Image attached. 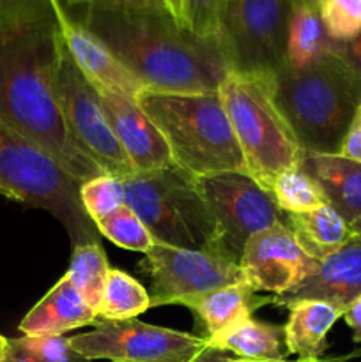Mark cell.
Returning <instances> with one entry per match:
<instances>
[{"instance_id": "484cf974", "label": "cell", "mask_w": 361, "mask_h": 362, "mask_svg": "<svg viewBox=\"0 0 361 362\" xmlns=\"http://www.w3.org/2000/svg\"><path fill=\"white\" fill-rule=\"evenodd\" d=\"M269 194L275 200L276 207L283 214H299L308 212L319 205L326 204V198L315 180L303 170L292 168L283 172L271 184Z\"/></svg>"}, {"instance_id": "4316f807", "label": "cell", "mask_w": 361, "mask_h": 362, "mask_svg": "<svg viewBox=\"0 0 361 362\" xmlns=\"http://www.w3.org/2000/svg\"><path fill=\"white\" fill-rule=\"evenodd\" d=\"M96 226H98L99 235L106 237L110 243L124 250L137 251V253L145 255L156 243L147 226L127 205H122L115 212L103 218L101 221L96 223Z\"/></svg>"}, {"instance_id": "277c9868", "label": "cell", "mask_w": 361, "mask_h": 362, "mask_svg": "<svg viewBox=\"0 0 361 362\" xmlns=\"http://www.w3.org/2000/svg\"><path fill=\"white\" fill-rule=\"evenodd\" d=\"M137 103L161 131L173 163L193 177L248 173L218 92L173 94L144 90Z\"/></svg>"}, {"instance_id": "603a6c76", "label": "cell", "mask_w": 361, "mask_h": 362, "mask_svg": "<svg viewBox=\"0 0 361 362\" xmlns=\"http://www.w3.org/2000/svg\"><path fill=\"white\" fill-rule=\"evenodd\" d=\"M338 42L329 37L317 7H294L289 20L283 67L301 71L335 55Z\"/></svg>"}, {"instance_id": "5b68a950", "label": "cell", "mask_w": 361, "mask_h": 362, "mask_svg": "<svg viewBox=\"0 0 361 362\" xmlns=\"http://www.w3.org/2000/svg\"><path fill=\"white\" fill-rule=\"evenodd\" d=\"M80 186L45 148L0 122V194L50 212L73 247L101 237L81 205Z\"/></svg>"}, {"instance_id": "2e32d148", "label": "cell", "mask_w": 361, "mask_h": 362, "mask_svg": "<svg viewBox=\"0 0 361 362\" xmlns=\"http://www.w3.org/2000/svg\"><path fill=\"white\" fill-rule=\"evenodd\" d=\"M60 30L71 59L96 87L110 88L131 99H138L147 90L115 53L67 11L60 16Z\"/></svg>"}, {"instance_id": "d6986e66", "label": "cell", "mask_w": 361, "mask_h": 362, "mask_svg": "<svg viewBox=\"0 0 361 362\" xmlns=\"http://www.w3.org/2000/svg\"><path fill=\"white\" fill-rule=\"evenodd\" d=\"M303 170L315 180L319 189L349 225L361 219V163L338 154L306 152Z\"/></svg>"}, {"instance_id": "6da1fadb", "label": "cell", "mask_w": 361, "mask_h": 362, "mask_svg": "<svg viewBox=\"0 0 361 362\" xmlns=\"http://www.w3.org/2000/svg\"><path fill=\"white\" fill-rule=\"evenodd\" d=\"M57 0H0V122L45 148L78 182L103 172L60 115L55 76L64 52Z\"/></svg>"}, {"instance_id": "d4e9b609", "label": "cell", "mask_w": 361, "mask_h": 362, "mask_svg": "<svg viewBox=\"0 0 361 362\" xmlns=\"http://www.w3.org/2000/svg\"><path fill=\"white\" fill-rule=\"evenodd\" d=\"M110 269L112 267L108 265L101 243H87L73 247L66 276L94 311L101 303Z\"/></svg>"}, {"instance_id": "7402d4cb", "label": "cell", "mask_w": 361, "mask_h": 362, "mask_svg": "<svg viewBox=\"0 0 361 362\" xmlns=\"http://www.w3.org/2000/svg\"><path fill=\"white\" fill-rule=\"evenodd\" d=\"M205 341L209 346L255 362H282L289 356L283 327L253 318H248Z\"/></svg>"}, {"instance_id": "ba28073f", "label": "cell", "mask_w": 361, "mask_h": 362, "mask_svg": "<svg viewBox=\"0 0 361 362\" xmlns=\"http://www.w3.org/2000/svg\"><path fill=\"white\" fill-rule=\"evenodd\" d=\"M292 0H227L219 48L230 73L269 80L283 67Z\"/></svg>"}, {"instance_id": "d6a6232c", "label": "cell", "mask_w": 361, "mask_h": 362, "mask_svg": "<svg viewBox=\"0 0 361 362\" xmlns=\"http://www.w3.org/2000/svg\"><path fill=\"white\" fill-rule=\"evenodd\" d=\"M338 156L361 163V105L357 106L356 113L350 120V126L347 129L345 136H343Z\"/></svg>"}, {"instance_id": "3957f363", "label": "cell", "mask_w": 361, "mask_h": 362, "mask_svg": "<svg viewBox=\"0 0 361 362\" xmlns=\"http://www.w3.org/2000/svg\"><path fill=\"white\" fill-rule=\"evenodd\" d=\"M269 87L304 152L338 154L361 105V87L336 53L306 69L282 67Z\"/></svg>"}, {"instance_id": "83f0119b", "label": "cell", "mask_w": 361, "mask_h": 362, "mask_svg": "<svg viewBox=\"0 0 361 362\" xmlns=\"http://www.w3.org/2000/svg\"><path fill=\"white\" fill-rule=\"evenodd\" d=\"M80 200L85 212L94 223L101 221L126 205L122 180L113 175H99L80 186Z\"/></svg>"}, {"instance_id": "e575fe53", "label": "cell", "mask_w": 361, "mask_h": 362, "mask_svg": "<svg viewBox=\"0 0 361 362\" xmlns=\"http://www.w3.org/2000/svg\"><path fill=\"white\" fill-rule=\"evenodd\" d=\"M349 357H338V359H321L317 362H345ZM190 362H255V361H248V359H241V357L236 356H229L223 350L214 349V346H205L197 357H193ZM282 362H289V361H282ZM294 362H306V361H294Z\"/></svg>"}, {"instance_id": "ffe728a7", "label": "cell", "mask_w": 361, "mask_h": 362, "mask_svg": "<svg viewBox=\"0 0 361 362\" xmlns=\"http://www.w3.org/2000/svg\"><path fill=\"white\" fill-rule=\"evenodd\" d=\"M285 331L289 356L297 361L317 362L324 359L326 338L333 325L343 318L345 310L324 300H299L290 304Z\"/></svg>"}, {"instance_id": "7bdbcfd3", "label": "cell", "mask_w": 361, "mask_h": 362, "mask_svg": "<svg viewBox=\"0 0 361 362\" xmlns=\"http://www.w3.org/2000/svg\"><path fill=\"white\" fill-rule=\"evenodd\" d=\"M0 362H4V350H2V352H0Z\"/></svg>"}, {"instance_id": "44dd1931", "label": "cell", "mask_w": 361, "mask_h": 362, "mask_svg": "<svg viewBox=\"0 0 361 362\" xmlns=\"http://www.w3.org/2000/svg\"><path fill=\"white\" fill-rule=\"evenodd\" d=\"M287 228L315 262H322L353 240L350 225L331 207L322 204L308 212L287 214Z\"/></svg>"}, {"instance_id": "7c38bea8", "label": "cell", "mask_w": 361, "mask_h": 362, "mask_svg": "<svg viewBox=\"0 0 361 362\" xmlns=\"http://www.w3.org/2000/svg\"><path fill=\"white\" fill-rule=\"evenodd\" d=\"M138 267L151 279V308L180 304L188 297L244 281L239 264L222 255L176 247L158 240Z\"/></svg>"}, {"instance_id": "f35d334b", "label": "cell", "mask_w": 361, "mask_h": 362, "mask_svg": "<svg viewBox=\"0 0 361 362\" xmlns=\"http://www.w3.org/2000/svg\"><path fill=\"white\" fill-rule=\"evenodd\" d=\"M64 9H69V7H87L88 6V0H57Z\"/></svg>"}, {"instance_id": "8992f818", "label": "cell", "mask_w": 361, "mask_h": 362, "mask_svg": "<svg viewBox=\"0 0 361 362\" xmlns=\"http://www.w3.org/2000/svg\"><path fill=\"white\" fill-rule=\"evenodd\" d=\"M248 175L269 193L278 175L299 168L304 148L273 99L269 80L229 73L218 88Z\"/></svg>"}, {"instance_id": "60d3db41", "label": "cell", "mask_w": 361, "mask_h": 362, "mask_svg": "<svg viewBox=\"0 0 361 362\" xmlns=\"http://www.w3.org/2000/svg\"><path fill=\"white\" fill-rule=\"evenodd\" d=\"M350 230H353V235L356 237V239L361 240V219L360 221L353 223V225H350Z\"/></svg>"}, {"instance_id": "8d00e7d4", "label": "cell", "mask_w": 361, "mask_h": 362, "mask_svg": "<svg viewBox=\"0 0 361 362\" xmlns=\"http://www.w3.org/2000/svg\"><path fill=\"white\" fill-rule=\"evenodd\" d=\"M4 362H39L30 354L25 352L14 339H7V345L4 349Z\"/></svg>"}, {"instance_id": "5bb4252c", "label": "cell", "mask_w": 361, "mask_h": 362, "mask_svg": "<svg viewBox=\"0 0 361 362\" xmlns=\"http://www.w3.org/2000/svg\"><path fill=\"white\" fill-rule=\"evenodd\" d=\"M96 90L99 94L103 113L117 141L130 158L134 172H151L176 166L161 131L140 108L137 99L110 88L96 87Z\"/></svg>"}, {"instance_id": "8fae6325", "label": "cell", "mask_w": 361, "mask_h": 362, "mask_svg": "<svg viewBox=\"0 0 361 362\" xmlns=\"http://www.w3.org/2000/svg\"><path fill=\"white\" fill-rule=\"evenodd\" d=\"M69 345L87 361L190 362L207 346V341L190 332L131 318L98 320L92 331L69 338Z\"/></svg>"}, {"instance_id": "4fadbf2b", "label": "cell", "mask_w": 361, "mask_h": 362, "mask_svg": "<svg viewBox=\"0 0 361 362\" xmlns=\"http://www.w3.org/2000/svg\"><path fill=\"white\" fill-rule=\"evenodd\" d=\"M317 262L304 253L285 225L255 233L246 243L239 267L244 283L255 292L273 296L289 292L315 269Z\"/></svg>"}, {"instance_id": "b9f144b4", "label": "cell", "mask_w": 361, "mask_h": 362, "mask_svg": "<svg viewBox=\"0 0 361 362\" xmlns=\"http://www.w3.org/2000/svg\"><path fill=\"white\" fill-rule=\"evenodd\" d=\"M6 345H7V338H4V336L0 334V352H2V350L6 349Z\"/></svg>"}, {"instance_id": "836d02e7", "label": "cell", "mask_w": 361, "mask_h": 362, "mask_svg": "<svg viewBox=\"0 0 361 362\" xmlns=\"http://www.w3.org/2000/svg\"><path fill=\"white\" fill-rule=\"evenodd\" d=\"M336 55L345 62V66L349 67L350 73L354 74V78H356L361 87V34L354 37L353 41L338 42Z\"/></svg>"}, {"instance_id": "52a82bcc", "label": "cell", "mask_w": 361, "mask_h": 362, "mask_svg": "<svg viewBox=\"0 0 361 362\" xmlns=\"http://www.w3.org/2000/svg\"><path fill=\"white\" fill-rule=\"evenodd\" d=\"M124 200L154 240L218 253V228L195 177L179 166L124 177Z\"/></svg>"}, {"instance_id": "7a4b0ae2", "label": "cell", "mask_w": 361, "mask_h": 362, "mask_svg": "<svg viewBox=\"0 0 361 362\" xmlns=\"http://www.w3.org/2000/svg\"><path fill=\"white\" fill-rule=\"evenodd\" d=\"M78 21L98 35L147 90L218 92L230 73L222 48L191 34L172 14L85 7Z\"/></svg>"}, {"instance_id": "cb8c5ba5", "label": "cell", "mask_w": 361, "mask_h": 362, "mask_svg": "<svg viewBox=\"0 0 361 362\" xmlns=\"http://www.w3.org/2000/svg\"><path fill=\"white\" fill-rule=\"evenodd\" d=\"M151 310V296L138 279L119 269H110L98 313L99 320H131Z\"/></svg>"}, {"instance_id": "d590c367", "label": "cell", "mask_w": 361, "mask_h": 362, "mask_svg": "<svg viewBox=\"0 0 361 362\" xmlns=\"http://www.w3.org/2000/svg\"><path fill=\"white\" fill-rule=\"evenodd\" d=\"M343 320L353 331V339L356 343H361V297H357L353 304L343 313Z\"/></svg>"}, {"instance_id": "9a60e30c", "label": "cell", "mask_w": 361, "mask_h": 362, "mask_svg": "<svg viewBox=\"0 0 361 362\" xmlns=\"http://www.w3.org/2000/svg\"><path fill=\"white\" fill-rule=\"evenodd\" d=\"M357 297H361V240L353 237L342 250L317 262L299 285L273 296V304L289 308L299 300H324L347 310Z\"/></svg>"}, {"instance_id": "f546056e", "label": "cell", "mask_w": 361, "mask_h": 362, "mask_svg": "<svg viewBox=\"0 0 361 362\" xmlns=\"http://www.w3.org/2000/svg\"><path fill=\"white\" fill-rule=\"evenodd\" d=\"M227 0H184L183 27L204 41L219 46Z\"/></svg>"}, {"instance_id": "1f68e13d", "label": "cell", "mask_w": 361, "mask_h": 362, "mask_svg": "<svg viewBox=\"0 0 361 362\" xmlns=\"http://www.w3.org/2000/svg\"><path fill=\"white\" fill-rule=\"evenodd\" d=\"M88 9L115 11V13L172 14L166 0H88Z\"/></svg>"}, {"instance_id": "74e56055", "label": "cell", "mask_w": 361, "mask_h": 362, "mask_svg": "<svg viewBox=\"0 0 361 362\" xmlns=\"http://www.w3.org/2000/svg\"><path fill=\"white\" fill-rule=\"evenodd\" d=\"M168 4V9L172 13V16L176 18L177 23H183V11H184V0H166Z\"/></svg>"}, {"instance_id": "4dcf8cb0", "label": "cell", "mask_w": 361, "mask_h": 362, "mask_svg": "<svg viewBox=\"0 0 361 362\" xmlns=\"http://www.w3.org/2000/svg\"><path fill=\"white\" fill-rule=\"evenodd\" d=\"M14 341L39 362H91L74 352L64 336H21Z\"/></svg>"}, {"instance_id": "f1b7e54d", "label": "cell", "mask_w": 361, "mask_h": 362, "mask_svg": "<svg viewBox=\"0 0 361 362\" xmlns=\"http://www.w3.org/2000/svg\"><path fill=\"white\" fill-rule=\"evenodd\" d=\"M317 11L335 42L353 41L361 34V0H319Z\"/></svg>"}, {"instance_id": "30bf717a", "label": "cell", "mask_w": 361, "mask_h": 362, "mask_svg": "<svg viewBox=\"0 0 361 362\" xmlns=\"http://www.w3.org/2000/svg\"><path fill=\"white\" fill-rule=\"evenodd\" d=\"M55 94L64 124L78 147L108 175H131L134 168L103 113L94 83L74 64L66 46L57 67Z\"/></svg>"}, {"instance_id": "9c48e42d", "label": "cell", "mask_w": 361, "mask_h": 362, "mask_svg": "<svg viewBox=\"0 0 361 362\" xmlns=\"http://www.w3.org/2000/svg\"><path fill=\"white\" fill-rule=\"evenodd\" d=\"M195 182L216 221L219 255L236 264L250 237L271 226H287V214L248 173H212L195 177Z\"/></svg>"}, {"instance_id": "ac0fdd59", "label": "cell", "mask_w": 361, "mask_h": 362, "mask_svg": "<svg viewBox=\"0 0 361 362\" xmlns=\"http://www.w3.org/2000/svg\"><path fill=\"white\" fill-rule=\"evenodd\" d=\"M268 304H273V296H258L243 281L188 297L180 306L188 308L197 317L205 332L204 339H209L251 318L255 311Z\"/></svg>"}, {"instance_id": "e0dca14e", "label": "cell", "mask_w": 361, "mask_h": 362, "mask_svg": "<svg viewBox=\"0 0 361 362\" xmlns=\"http://www.w3.org/2000/svg\"><path fill=\"white\" fill-rule=\"evenodd\" d=\"M98 320V313L64 274L25 315L18 329L23 336H64L73 329L94 325Z\"/></svg>"}, {"instance_id": "ab89813d", "label": "cell", "mask_w": 361, "mask_h": 362, "mask_svg": "<svg viewBox=\"0 0 361 362\" xmlns=\"http://www.w3.org/2000/svg\"><path fill=\"white\" fill-rule=\"evenodd\" d=\"M319 0H292V6L294 7H317Z\"/></svg>"}]
</instances>
